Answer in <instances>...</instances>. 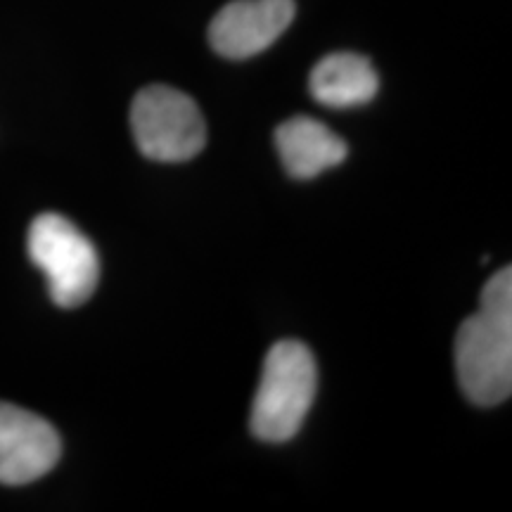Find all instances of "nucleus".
Here are the masks:
<instances>
[{
	"instance_id": "nucleus-5",
	"label": "nucleus",
	"mask_w": 512,
	"mask_h": 512,
	"mask_svg": "<svg viewBox=\"0 0 512 512\" xmlns=\"http://www.w3.org/2000/svg\"><path fill=\"white\" fill-rule=\"evenodd\" d=\"M60 453V434L48 420L0 401V484L36 482L53 470Z\"/></svg>"
},
{
	"instance_id": "nucleus-1",
	"label": "nucleus",
	"mask_w": 512,
	"mask_h": 512,
	"mask_svg": "<svg viewBox=\"0 0 512 512\" xmlns=\"http://www.w3.org/2000/svg\"><path fill=\"white\" fill-rule=\"evenodd\" d=\"M456 373L463 394L477 406H498L512 392V271L503 268L484 285L479 311L456 335Z\"/></svg>"
},
{
	"instance_id": "nucleus-8",
	"label": "nucleus",
	"mask_w": 512,
	"mask_h": 512,
	"mask_svg": "<svg viewBox=\"0 0 512 512\" xmlns=\"http://www.w3.org/2000/svg\"><path fill=\"white\" fill-rule=\"evenodd\" d=\"M380 79L368 57L358 53L325 55L313 67L309 91L325 107H358L377 95Z\"/></svg>"
},
{
	"instance_id": "nucleus-6",
	"label": "nucleus",
	"mask_w": 512,
	"mask_h": 512,
	"mask_svg": "<svg viewBox=\"0 0 512 512\" xmlns=\"http://www.w3.org/2000/svg\"><path fill=\"white\" fill-rule=\"evenodd\" d=\"M294 15V0H233L211 19L209 43L228 60H247L271 48Z\"/></svg>"
},
{
	"instance_id": "nucleus-3",
	"label": "nucleus",
	"mask_w": 512,
	"mask_h": 512,
	"mask_svg": "<svg viewBox=\"0 0 512 512\" xmlns=\"http://www.w3.org/2000/svg\"><path fill=\"white\" fill-rule=\"evenodd\" d=\"M29 259L46 273L50 299L76 309L91 299L100 280L98 252L91 240L60 214L36 216L27 238Z\"/></svg>"
},
{
	"instance_id": "nucleus-7",
	"label": "nucleus",
	"mask_w": 512,
	"mask_h": 512,
	"mask_svg": "<svg viewBox=\"0 0 512 512\" xmlns=\"http://www.w3.org/2000/svg\"><path fill=\"white\" fill-rule=\"evenodd\" d=\"M275 147L292 178H316L325 169L342 164L349 147L335 131L311 117H292L275 131Z\"/></svg>"
},
{
	"instance_id": "nucleus-2",
	"label": "nucleus",
	"mask_w": 512,
	"mask_h": 512,
	"mask_svg": "<svg viewBox=\"0 0 512 512\" xmlns=\"http://www.w3.org/2000/svg\"><path fill=\"white\" fill-rule=\"evenodd\" d=\"M316 384V361L309 347L294 339L273 344L264 361L249 420L254 437L271 444L290 441L302 430L311 411Z\"/></svg>"
},
{
	"instance_id": "nucleus-4",
	"label": "nucleus",
	"mask_w": 512,
	"mask_h": 512,
	"mask_svg": "<svg viewBox=\"0 0 512 512\" xmlns=\"http://www.w3.org/2000/svg\"><path fill=\"white\" fill-rule=\"evenodd\" d=\"M131 131L138 150L155 162H188L207 143L195 100L164 83L147 86L133 98Z\"/></svg>"
}]
</instances>
